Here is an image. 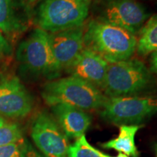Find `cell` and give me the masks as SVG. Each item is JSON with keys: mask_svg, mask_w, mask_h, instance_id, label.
<instances>
[{"mask_svg": "<svg viewBox=\"0 0 157 157\" xmlns=\"http://www.w3.org/2000/svg\"><path fill=\"white\" fill-rule=\"evenodd\" d=\"M22 157H47L44 155L41 154L34 149V147L31 146L29 143H25L24 151H23Z\"/></svg>", "mask_w": 157, "mask_h": 157, "instance_id": "d6986e66", "label": "cell"}, {"mask_svg": "<svg viewBox=\"0 0 157 157\" xmlns=\"http://www.w3.org/2000/svg\"><path fill=\"white\" fill-rule=\"evenodd\" d=\"M23 1H25V2H27V3H29V4H31V3L36 2L39 1V0H23Z\"/></svg>", "mask_w": 157, "mask_h": 157, "instance_id": "cb8c5ba5", "label": "cell"}, {"mask_svg": "<svg viewBox=\"0 0 157 157\" xmlns=\"http://www.w3.org/2000/svg\"><path fill=\"white\" fill-rule=\"evenodd\" d=\"M100 111L105 121L115 125H140L157 113V95L108 98Z\"/></svg>", "mask_w": 157, "mask_h": 157, "instance_id": "52a82bcc", "label": "cell"}, {"mask_svg": "<svg viewBox=\"0 0 157 157\" xmlns=\"http://www.w3.org/2000/svg\"><path fill=\"white\" fill-rule=\"evenodd\" d=\"M5 123H6V121H5V118L2 117L1 116H0V127L2 126L4 124H5Z\"/></svg>", "mask_w": 157, "mask_h": 157, "instance_id": "603a6c76", "label": "cell"}, {"mask_svg": "<svg viewBox=\"0 0 157 157\" xmlns=\"http://www.w3.org/2000/svg\"><path fill=\"white\" fill-rule=\"evenodd\" d=\"M68 157H101L94 148L88 143L85 135L76 140L68 149Z\"/></svg>", "mask_w": 157, "mask_h": 157, "instance_id": "2e32d148", "label": "cell"}, {"mask_svg": "<svg viewBox=\"0 0 157 157\" xmlns=\"http://www.w3.org/2000/svg\"><path fill=\"white\" fill-rule=\"evenodd\" d=\"M137 36L120 27L91 19L84 25V47L109 63L131 58L137 49Z\"/></svg>", "mask_w": 157, "mask_h": 157, "instance_id": "6da1fadb", "label": "cell"}, {"mask_svg": "<svg viewBox=\"0 0 157 157\" xmlns=\"http://www.w3.org/2000/svg\"><path fill=\"white\" fill-rule=\"evenodd\" d=\"M109 65L106 60L95 52L84 48L66 71L70 75L82 78L101 90Z\"/></svg>", "mask_w": 157, "mask_h": 157, "instance_id": "8fae6325", "label": "cell"}, {"mask_svg": "<svg viewBox=\"0 0 157 157\" xmlns=\"http://www.w3.org/2000/svg\"><path fill=\"white\" fill-rule=\"evenodd\" d=\"M143 1H148V0H143Z\"/></svg>", "mask_w": 157, "mask_h": 157, "instance_id": "d4e9b609", "label": "cell"}, {"mask_svg": "<svg viewBox=\"0 0 157 157\" xmlns=\"http://www.w3.org/2000/svg\"><path fill=\"white\" fill-rule=\"evenodd\" d=\"M93 18L120 27L137 36L149 18L146 7L137 0H94Z\"/></svg>", "mask_w": 157, "mask_h": 157, "instance_id": "8992f818", "label": "cell"}, {"mask_svg": "<svg viewBox=\"0 0 157 157\" xmlns=\"http://www.w3.org/2000/svg\"><path fill=\"white\" fill-rule=\"evenodd\" d=\"M21 75L26 79L52 80L61 72L51 50L49 33L36 28L20 43L16 52Z\"/></svg>", "mask_w": 157, "mask_h": 157, "instance_id": "7a4b0ae2", "label": "cell"}, {"mask_svg": "<svg viewBox=\"0 0 157 157\" xmlns=\"http://www.w3.org/2000/svg\"><path fill=\"white\" fill-rule=\"evenodd\" d=\"M153 84L151 71L138 58L109 63L101 92L107 98L137 96Z\"/></svg>", "mask_w": 157, "mask_h": 157, "instance_id": "277c9868", "label": "cell"}, {"mask_svg": "<svg viewBox=\"0 0 157 157\" xmlns=\"http://www.w3.org/2000/svg\"><path fill=\"white\" fill-rule=\"evenodd\" d=\"M26 141L23 140L17 142L0 146V157H22Z\"/></svg>", "mask_w": 157, "mask_h": 157, "instance_id": "ac0fdd59", "label": "cell"}, {"mask_svg": "<svg viewBox=\"0 0 157 157\" xmlns=\"http://www.w3.org/2000/svg\"><path fill=\"white\" fill-rule=\"evenodd\" d=\"M151 68L150 71L152 73H154L157 75V50L151 53Z\"/></svg>", "mask_w": 157, "mask_h": 157, "instance_id": "44dd1931", "label": "cell"}, {"mask_svg": "<svg viewBox=\"0 0 157 157\" xmlns=\"http://www.w3.org/2000/svg\"><path fill=\"white\" fill-rule=\"evenodd\" d=\"M34 108V99L20 78L14 75L0 78V116L9 119L25 117Z\"/></svg>", "mask_w": 157, "mask_h": 157, "instance_id": "9c48e42d", "label": "cell"}, {"mask_svg": "<svg viewBox=\"0 0 157 157\" xmlns=\"http://www.w3.org/2000/svg\"><path fill=\"white\" fill-rule=\"evenodd\" d=\"M29 14L21 8L16 0H0V31L11 36L18 35L26 30Z\"/></svg>", "mask_w": 157, "mask_h": 157, "instance_id": "4fadbf2b", "label": "cell"}, {"mask_svg": "<svg viewBox=\"0 0 157 157\" xmlns=\"http://www.w3.org/2000/svg\"><path fill=\"white\" fill-rule=\"evenodd\" d=\"M31 136L38 149L47 157H68V138L53 116L41 111L31 124Z\"/></svg>", "mask_w": 157, "mask_h": 157, "instance_id": "ba28073f", "label": "cell"}, {"mask_svg": "<svg viewBox=\"0 0 157 157\" xmlns=\"http://www.w3.org/2000/svg\"><path fill=\"white\" fill-rule=\"evenodd\" d=\"M140 125H121L119 126V135L101 144L103 148L113 149L127 156L138 157L139 151L135 145V138Z\"/></svg>", "mask_w": 157, "mask_h": 157, "instance_id": "5bb4252c", "label": "cell"}, {"mask_svg": "<svg viewBox=\"0 0 157 157\" xmlns=\"http://www.w3.org/2000/svg\"><path fill=\"white\" fill-rule=\"evenodd\" d=\"M23 138L22 129L17 123L6 122L0 127V146L17 142Z\"/></svg>", "mask_w": 157, "mask_h": 157, "instance_id": "e0dca14e", "label": "cell"}, {"mask_svg": "<svg viewBox=\"0 0 157 157\" xmlns=\"http://www.w3.org/2000/svg\"><path fill=\"white\" fill-rule=\"evenodd\" d=\"M93 0H43L37 8L34 21L38 28L51 33L84 25Z\"/></svg>", "mask_w": 157, "mask_h": 157, "instance_id": "5b68a950", "label": "cell"}, {"mask_svg": "<svg viewBox=\"0 0 157 157\" xmlns=\"http://www.w3.org/2000/svg\"><path fill=\"white\" fill-rule=\"evenodd\" d=\"M136 52L146 56L157 50V13L149 17L138 35Z\"/></svg>", "mask_w": 157, "mask_h": 157, "instance_id": "9a60e30c", "label": "cell"}, {"mask_svg": "<svg viewBox=\"0 0 157 157\" xmlns=\"http://www.w3.org/2000/svg\"><path fill=\"white\" fill-rule=\"evenodd\" d=\"M97 151L98 153V154H99L100 156H101V157H129V156H127V155H125V154H121V153H119V154H118L117 156H109V155H108V154H103V153L101 152L99 150H98V149H97Z\"/></svg>", "mask_w": 157, "mask_h": 157, "instance_id": "7402d4cb", "label": "cell"}, {"mask_svg": "<svg viewBox=\"0 0 157 157\" xmlns=\"http://www.w3.org/2000/svg\"><path fill=\"white\" fill-rule=\"evenodd\" d=\"M51 108L55 119L68 138L77 140L91 125L93 119L86 111L67 104H58Z\"/></svg>", "mask_w": 157, "mask_h": 157, "instance_id": "7c38bea8", "label": "cell"}, {"mask_svg": "<svg viewBox=\"0 0 157 157\" xmlns=\"http://www.w3.org/2000/svg\"><path fill=\"white\" fill-rule=\"evenodd\" d=\"M156 157H157V156H156Z\"/></svg>", "mask_w": 157, "mask_h": 157, "instance_id": "484cf974", "label": "cell"}, {"mask_svg": "<svg viewBox=\"0 0 157 157\" xmlns=\"http://www.w3.org/2000/svg\"><path fill=\"white\" fill-rule=\"evenodd\" d=\"M84 25L49 34L51 50L60 72L70 68L84 48Z\"/></svg>", "mask_w": 157, "mask_h": 157, "instance_id": "30bf717a", "label": "cell"}, {"mask_svg": "<svg viewBox=\"0 0 157 157\" xmlns=\"http://www.w3.org/2000/svg\"><path fill=\"white\" fill-rule=\"evenodd\" d=\"M42 97L51 107L67 104L86 111L100 110L108 98L93 84L71 75L45 83Z\"/></svg>", "mask_w": 157, "mask_h": 157, "instance_id": "3957f363", "label": "cell"}, {"mask_svg": "<svg viewBox=\"0 0 157 157\" xmlns=\"http://www.w3.org/2000/svg\"><path fill=\"white\" fill-rule=\"evenodd\" d=\"M10 51V46L7 40L0 32V58L5 54H7Z\"/></svg>", "mask_w": 157, "mask_h": 157, "instance_id": "ffe728a7", "label": "cell"}]
</instances>
